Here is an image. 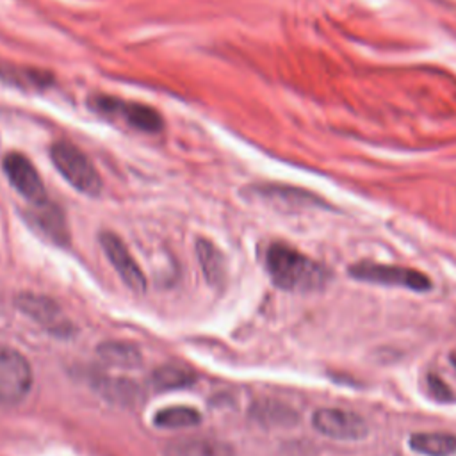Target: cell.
<instances>
[{
    "label": "cell",
    "mask_w": 456,
    "mask_h": 456,
    "mask_svg": "<svg viewBox=\"0 0 456 456\" xmlns=\"http://www.w3.org/2000/svg\"><path fill=\"white\" fill-rule=\"evenodd\" d=\"M265 267L273 283L290 292H312L324 287L326 269L301 251L274 242L265 251Z\"/></svg>",
    "instance_id": "obj_1"
},
{
    "label": "cell",
    "mask_w": 456,
    "mask_h": 456,
    "mask_svg": "<svg viewBox=\"0 0 456 456\" xmlns=\"http://www.w3.org/2000/svg\"><path fill=\"white\" fill-rule=\"evenodd\" d=\"M50 157L57 171L68 180L71 187L89 196H96L100 192V175L82 150L71 142L61 141L50 148Z\"/></svg>",
    "instance_id": "obj_2"
},
{
    "label": "cell",
    "mask_w": 456,
    "mask_h": 456,
    "mask_svg": "<svg viewBox=\"0 0 456 456\" xmlns=\"http://www.w3.org/2000/svg\"><path fill=\"white\" fill-rule=\"evenodd\" d=\"M91 107L105 116L118 118L126 125H130L132 128L146 134H157L164 126L162 116L153 107L139 102H126L116 96L98 94L91 98Z\"/></svg>",
    "instance_id": "obj_3"
},
{
    "label": "cell",
    "mask_w": 456,
    "mask_h": 456,
    "mask_svg": "<svg viewBox=\"0 0 456 456\" xmlns=\"http://www.w3.org/2000/svg\"><path fill=\"white\" fill-rule=\"evenodd\" d=\"M349 274L358 281L388 285V287H403L417 292H426L431 289V280L424 273L410 267L360 262L349 267Z\"/></svg>",
    "instance_id": "obj_4"
},
{
    "label": "cell",
    "mask_w": 456,
    "mask_h": 456,
    "mask_svg": "<svg viewBox=\"0 0 456 456\" xmlns=\"http://www.w3.org/2000/svg\"><path fill=\"white\" fill-rule=\"evenodd\" d=\"M32 387V369L16 349L0 344V406L20 403Z\"/></svg>",
    "instance_id": "obj_5"
},
{
    "label": "cell",
    "mask_w": 456,
    "mask_h": 456,
    "mask_svg": "<svg viewBox=\"0 0 456 456\" xmlns=\"http://www.w3.org/2000/svg\"><path fill=\"white\" fill-rule=\"evenodd\" d=\"M312 426L322 436L342 442H356L365 438L369 433V426L362 415L342 408L315 410L312 415Z\"/></svg>",
    "instance_id": "obj_6"
},
{
    "label": "cell",
    "mask_w": 456,
    "mask_h": 456,
    "mask_svg": "<svg viewBox=\"0 0 456 456\" xmlns=\"http://www.w3.org/2000/svg\"><path fill=\"white\" fill-rule=\"evenodd\" d=\"M2 166H4L5 176L9 178L12 187L23 198H27L32 205L46 201L45 185H43V182L39 178V173L36 171V167L32 166V162L25 155L16 153V151L7 153L4 157V164Z\"/></svg>",
    "instance_id": "obj_7"
},
{
    "label": "cell",
    "mask_w": 456,
    "mask_h": 456,
    "mask_svg": "<svg viewBox=\"0 0 456 456\" xmlns=\"http://www.w3.org/2000/svg\"><path fill=\"white\" fill-rule=\"evenodd\" d=\"M100 242H102V248L105 251V255L109 256V260L112 262L114 269L118 271V274L121 276V280L135 292H142L146 289V278L141 271V267L137 265V262L134 260V256L130 255L128 248L125 246V242L110 233V232H105L102 233L100 237Z\"/></svg>",
    "instance_id": "obj_8"
},
{
    "label": "cell",
    "mask_w": 456,
    "mask_h": 456,
    "mask_svg": "<svg viewBox=\"0 0 456 456\" xmlns=\"http://www.w3.org/2000/svg\"><path fill=\"white\" fill-rule=\"evenodd\" d=\"M16 306L39 324L46 326L52 331H64L66 321L62 319L61 308L55 301H52L46 296H37V294H28L23 292L16 297Z\"/></svg>",
    "instance_id": "obj_9"
},
{
    "label": "cell",
    "mask_w": 456,
    "mask_h": 456,
    "mask_svg": "<svg viewBox=\"0 0 456 456\" xmlns=\"http://www.w3.org/2000/svg\"><path fill=\"white\" fill-rule=\"evenodd\" d=\"M164 456H233V449L217 438H185L171 442Z\"/></svg>",
    "instance_id": "obj_10"
},
{
    "label": "cell",
    "mask_w": 456,
    "mask_h": 456,
    "mask_svg": "<svg viewBox=\"0 0 456 456\" xmlns=\"http://www.w3.org/2000/svg\"><path fill=\"white\" fill-rule=\"evenodd\" d=\"M0 80L30 89H43L52 84V73L36 68H25L12 62L0 61Z\"/></svg>",
    "instance_id": "obj_11"
},
{
    "label": "cell",
    "mask_w": 456,
    "mask_h": 456,
    "mask_svg": "<svg viewBox=\"0 0 456 456\" xmlns=\"http://www.w3.org/2000/svg\"><path fill=\"white\" fill-rule=\"evenodd\" d=\"M410 449L422 456L456 454V436L451 433H415L408 440Z\"/></svg>",
    "instance_id": "obj_12"
},
{
    "label": "cell",
    "mask_w": 456,
    "mask_h": 456,
    "mask_svg": "<svg viewBox=\"0 0 456 456\" xmlns=\"http://www.w3.org/2000/svg\"><path fill=\"white\" fill-rule=\"evenodd\" d=\"M30 221L43 230L48 237H52L57 242H64L66 240V228H64V217L61 214V210L48 203H36L34 210L30 214Z\"/></svg>",
    "instance_id": "obj_13"
},
{
    "label": "cell",
    "mask_w": 456,
    "mask_h": 456,
    "mask_svg": "<svg viewBox=\"0 0 456 456\" xmlns=\"http://www.w3.org/2000/svg\"><path fill=\"white\" fill-rule=\"evenodd\" d=\"M196 249H198V258H200L205 278L212 285L221 283V280L224 278V258L221 251L210 240H203V239L198 240Z\"/></svg>",
    "instance_id": "obj_14"
},
{
    "label": "cell",
    "mask_w": 456,
    "mask_h": 456,
    "mask_svg": "<svg viewBox=\"0 0 456 456\" xmlns=\"http://www.w3.org/2000/svg\"><path fill=\"white\" fill-rule=\"evenodd\" d=\"M98 354L103 362L118 367L132 369L141 363L139 349L126 342H105L98 347Z\"/></svg>",
    "instance_id": "obj_15"
},
{
    "label": "cell",
    "mask_w": 456,
    "mask_h": 456,
    "mask_svg": "<svg viewBox=\"0 0 456 456\" xmlns=\"http://www.w3.org/2000/svg\"><path fill=\"white\" fill-rule=\"evenodd\" d=\"M192 381H194L192 370L183 365H162L151 376V383L159 390L183 388Z\"/></svg>",
    "instance_id": "obj_16"
},
{
    "label": "cell",
    "mask_w": 456,
    "mask_h": 456,
    "mask_svg": "<svg viewBox=\"0 0 456 456\" xmlns=\"http://www.w3.org/2000/svg\"><path fill=\"white\" fill-rule=\"evenodd\" d=\"M201 415L189 406H173V408H166L160 410L155 415V424L159 428H166V429H182V428H191L200 424Z\"/></svg>",
    "instance_id": "obj_17"
},
{
    "label": "cell",
    "mask_w": 456,
    "mask_h": 456,
    "mask_svg": "<svg viewBox=\"0 0 456 456\" xmlns=\"http://www.w3.org/2000/svg\"><path fill=\"white\" fill-rule=\"evenodd\" d=\"M102 379L98 381V388L109 395L110 399L116 401H128L134 399L137 394V387H134L130 381L125 379H107L105 376H100Z\"/></svg>",
    "instance_id": "obj_18"
},
{
    "label": "cell",
    "mask_w": 456,
    "mask_h": 456,
    "mask_svg": "<svg viewBox=\"0 0 456 456\" xmlns=\"http://www.w3.org/2000/svg\"><path fill=\"white\" fill-rule=\"evenodd\" d=\"M451 362H452V365H454V369H456V351L451 353Z\"/></svg>",
    "instance_id": "obj_19"
}]
</instances>
